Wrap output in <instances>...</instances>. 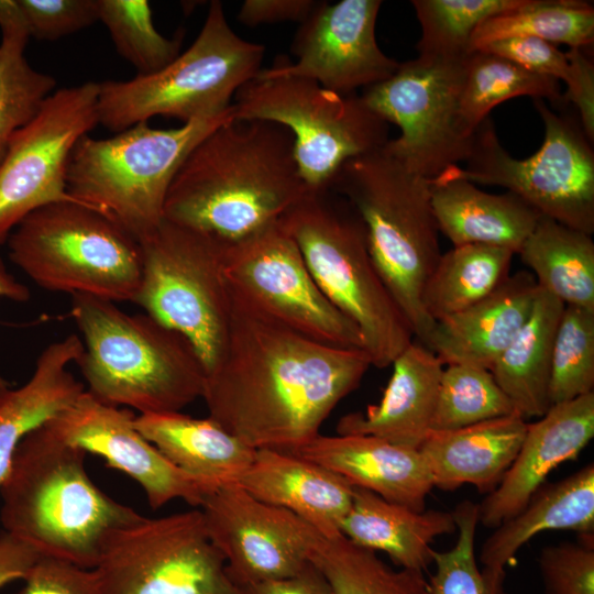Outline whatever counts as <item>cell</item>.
Segmentation results:
<instances>
[{
    "label": "cell",
    "instance_id": "cell-1",
    "mask_svg": "<svg viewBox=\"0 0 594 594\" xmlns=\"http://www.w3.org/2000/svg\"><path fill=\"white\" fill-rule=\"evenodd\" d=\"M371 366L363 349L311 339L232 294L228 342L202 398L209 417L249 447L290 452L319 435Z\"/></svg>",
    "mask_w": 594,
    "mask_h": 594
},
{
    "label": "cell",
    "instance_id": "cell-2",
    "mask_svg": "<svg viewBox=\"0 0 594 594\" xmlns=\"http://www.w3.org/2000/svg\"><path fill=\"white\" fill-rule=\"evenodd\" d=\"M308 190L289 130L232 119L186 157L168 189L164 219L234 243L278 222Z\"/></svg>",
    "mask_w": 594,
    "mask_h": 594
},
{
    "label": "cell",
    "instance_id": "cell-3",
    "mask_svg": "<svg viewBox=\"0 0 594 594\" xmlns=\"http://www.w3.org/2000/svg\"><path fill=\"white\" fill-rule=\"evenodd\" d=\"M86 454L46 422L31 431L0 487V521L41 556L95 569L110 535L142 515L91 481Z\"/></svg>",
    "mask_w": 594,
    "mask_h": 594
},
{
    "label": "cell",
    "instance_id": "cell-4",
    "mask_svg": "<svg viewBox=\"0 0 594 594\" xmlns=\"http://www.w3.org/2000/svg\"><path fill=\"white\" fill-rule=\"evenodd\" d=\"M70 314L84 339L76 364L98 400L156 414L202 398L204 364L178 331L146 312L129 314L84 294L72 296Z\"/></svg>",
    "mask_w": 594,
    "mask_h": 594
},
{
    "label": "cell",
    "instance_id": "cell-5",
    "mask_svg": "<svg viewBox=\"0 0 594 594\" xmlns=\"http://www.w3.org/2000/svg\"><path fill=\"white\" fill-rule=\"evenodd\" d=\"M331 188L360 215L378 273L415 340L427 346L436 321L421 297L442 254L430 179L408 169L384 145L344 163Z\"/></svg>",
    "mask_w": 594,
    "mask_h": 594
},
{
    "label": "cell",
    "instance_id": "cell-6",
    "mask_svg": "<svg viewBox=\"0 0 594 594\" xmlns=\"http://www.w3.org/2000/svg\"><path fill=\"white\" fill-rule=\"evenodd\" d=\"M279 223L321 293L359 329L372 366L392 365L415 337L372 260L353 205L331 187L308 190Z\"/></svg>",
    "mask_w": 594,
    "mask_h": 594
},
{
    "label": "cell",
    "instance_id": "cell-7",
    "mask_svg": "<svg viewBox=\"0 0 594 594\" xmlns=\"http://www.w3.org/2000/svg\"><path fill=\"white\" fill-rule=\"evenodd\" d=\"M232 119L233 107L177 128L142 122L107 139L87 134L70 154L67 193L110 217L140 242L163 222L168 189L186 157Z\"/></svg>",
    "mask_w": 594,
    "mask_h": 594
},
{
    "label": "cell",
    "instance_id": "cell-8",
    "mask_svg": "<svg viewBox=\"0 0 594 594\" xmlns=\"http://www.w3.org/2000/svg\"><path fill=\"white\" fill-rule=\"evenodd\" d=\"M265 47L239 36L223 6L211 1L194 43L160 72L99 84L98 120L112 132L163 116L184 123L231 109L232 98L262 69Z\"/></svg>",
    "mask_w": 594,
    "mask_h": 594
},
{
    "label": "cell",
    "instance_id": "cell-9",
    "mask_svg": "<svg viewBox=\"0 0 594 594\" xmlns=\"http://www.w3.org/2000/svg\"><path fill=\"white\" fill-rule=\"evenodd\" d=\"M9 257L37 286L134 302L142 280L140 243L100 210L59 201L28 215L8 240Z\"/></svg>",
    "mask_w": 594,
    "mask_h": 594
},
{
    "label": "cell",
    "instance_id": "cell-10",
    "mask_svg": "<svg viewBox=\"0 0 594 594\" xmlns=\"http://www.w3.org/2000/svg\"><path fill=\"white\" fill-rule=\"evenodd\" d=\"M233 99L234 120L268 121L289 130L309 190L331 187L344 163L389 141V124L359 94H338L310 79L256 76Z\"/></svg>",
    "mask_w": 594,
    "mask_h": 594
},
{
    "label": "cell",
    "instance_id": "cell-11",
    "mask_svg": "<svg viewBox=\"0 0 594 594\" xmlns=\"http://www.w3.org/2000/svg\"><path fill=\"white\" fill-rule=\"evenodd\" d=\"M544 135L540 148L525 160L513 157L486 118L474 133L466 168L443 173L473 184L501 186L540 216L592 235L594 233V152L575 114L553 111L534 99Z\"/></svg>",
    "mask_w": 594,
    "mask_h": 594
},
{
    "label": "cell",
    "instance_id": "cell-12",
    "mask_svg": "<svg viewBox=\"0 0 594 594\" xmlns=\"http://www.w3.org/2000/svg\"><path fill=\"white\" fill-rule=\"evenodd\" d=\"M139 243L142 280L134 304L187 338L210 374L224 353L232 314L226 243L165 219Z\"/></svg>",
    "mask_w": 594,
    "mask_h": 594
},
{
    "label": "cell",
    "instance_id": "cell-13",
    "mask_svg": "<svg viewBox=\"0 0 594 594\" xmlns=\"http://www.w3.org/2000/svg\"><path fill=\"white\" fill-rule=\"evenodd\" d=\"M94 570L100 594H241L200 509L117 529Z\"/></svg>",
    "mask_w": 594,
    "mask_h": 594
},
{
    "label": "cell",
    "instance_id": "cell-14",
    "mask_svg": "<svg viewBox=\"0 0 594 594\" xmlns=\"http://www.w3.org/2000/svg\"><path fill=\"white\" fill-rule=\"evenodd\" d=\"M469 55H418L360 95L371 110L400 129L399 136L385 144L387 150L428 179L471 154L474 135L464 134L459 116Z\"/></svg>",
    "mask_w": 594,
    "mask_h": 594
},
{
    "label": "cell",
    "instance_id": "cell-15",
    "mask_svg": "<svg viewBox=\"0 0 594 594\" xmlns=\"http://www.w3.org/2000/svg\"><path fill=\"white\" fill-rule=\"evenodd\" d=\"M223 270L231 293L256 311L317 341L363 349L359 329L321 293L279 221L226 243Z\"/></svg>",
    "mask_w": 594,
    "mask_h": 594
},
{
    "label": "cell",
    "instance_id": "cell-16",
    "mask_svg": "<svg viewBox=\"0 0 594 594\" xmlns=\"http://www.w3.org/2000/svg\"><path fill=\"white\" fill-rule=\"evenodd\" d=\"M98 94L94 81L57 89L13 134L0 163V245L32 211L77 201L67 193L66 172L76 143L99 124Z\"/></svg>",
    "mask_w": 594,
    "mask_h": 594
},
{
    "label": "cell",
    "instance_id": "cell-17",
    "mask_svg": "<svg viewBox=\"0 0 594 594\" xmlns=\"http://www.w3.org/2000/svg\"><path fill=\"white\" fill-rule=\"evenodd\" d=\"M200 510L238 586L299 573L322 537L297 515L255 498L239 484L216 488Z\"/></svg>",
    "mask_w": 594,
    "mask_h": 594
},
{
    "label": "cell",
    "instance_id": "cell-18",
    "mask_svg": "<svg viewBox=\"0 0 594 594\" xmlns=\"http://www.w3.org/2000/svg\"><path fill=\"white\" fill-rule=\"evenodd\" d=\"M381 0L317 2L292 43L294 63L278 56L258 77H300L342 95L389 78L399 64L380 48L375 26Z\"/></svg>",
    "mask_w": 594,
    "mask_h": 594
},
{
    "label": "cell",
    "instance_id": "cell-19",
    "mask_svg": "<svg viewBox=\"0 0 594 594\" xmlns=\"http://www.w3.org/2000/svg\"><path fill=\"white\" fill-rule=\"evenodd\" d=\"M128 409L105 404L87 391L46 425L63 440L106 460L136 481L157 509L180 498L200 507L215 490L170 463L134 426Z\"/></svg>",
    "mask_w": 594,
    "mask_h": 594
},
{
    "label": "cell",
    "instance_id": "cell-20",
    "mask_svg": "<svg viewBox=\"0 0 594 594\" xmlns=\"http://www.w3.org/2000/svg\"><path fill=\"white\" fill-rule=\"evenodd\" d=\"M594 437V393L551 405L528 422L519 451L498 485L479 504V522L496 528L520 512L561 463L575 459Z\"/></svg>",
    "mask_w": 594,
    "mask_h": 594
},
{
    "label": "cell",
    "instance_id": "cell-21",
    "mask_svg": "<svg viewBox=\"0 0 594 594\" xmlns=\"http://www.w3.org/2000/svg\"><path fill=\"white\" fill-rule=\"evenodd\" d=\"M317 463L352 486L416 512L426 509L432 477L419 450L360 435H318L287 452Z\"/></svg>",
    "mask_w": 594,
    "mask_h": 594
},
{
    "label": "cell",
    "instance_id": "cell-22",
    "mask_svg": "<svg viewBox=\"0 0 594 594\" xmlns=\"http://www.w3.org/2000/svg\"><path fill=\"white\" fill-rule=\"evenodd\" d=\"M378 404L342 416L338 435L372 436L418 450L431 431L443 364L414 340L392 363Z\"/></svg>",
    "mask_w": 594,
    "mask_h": 594
},
{
    "label": "cell",
    "instance_id": "cell-23",
    "mask_svg": "<svg viewBox=\"0 0 594 594\" xmlns=\"http://www.w3.org/2000/svg\"><path fill=\"white\" fill-rule=\"evenodd\" d=\"M538 289L530 272L509 275L479 302L436 321L427 348L443 365L491 370L530 316Z\"/></svg>",
    "mask_w": 594,
    "mask_h": 594
},
{
    "label": "cell",
    "instance_id": "cell-24",
    "mask_svg": "<svg viewBox=\"0 0 594 594\" xmlns=\"http://www.w3.org/2000/svg\"><path fill=\"white\" fill-rule=\"evenodd\" d=\"M238 484L255 498L297 515L324 538L341 534L354 490L337 473L274 449L256 450Z\"/></svg>",
    "mask_w": 594,
    "mask_h": 594
},
{
    "label": "cell",
    "instance_id": "cell-25",
    "mask_svg": "<svg viewBox=\"0 0 594 594\" xmlns=\"http://www.w3.org/2000/svg\"><path fill=\"white\" fill-rule=\"evenodd\" d=\"M528 421L519 414L453 430H431L419 452L433 487L453 491L464 484L493 491L515 460Z\"/></svg>",
    "mask_w": 594,
    "mask_h": 594
},
{
    "label": "cell",
    "instance_id": "cell-26",
    "mask_svg": "<svg viewBox=\"0 0 594 594\" xmlns=\"http://www.w3.org/2000/svg\"><path fill=\"white\" fill-rule=\"evenodd\" d=\"M430 191L439 232L453 246L486 244L518 254L540 218L510 191L490 194L446 173L430 179Z\"/></svg>",
    "mask_w": 594,
    "mask_h": 594
},
{
    "label": "cell",
    "instance_id": "cell-27",
    "mask_svg": "<svg viewBox=\"0 0 594 594\" xmlns=\"http://www.w3.org/2000/svg\"><path fill=\"white\" fill-rule=\"evenodd\" d=\"M134 426L170 463L213 490L238 484L256 453L209 416L139 414Z\"/></svg>",
    "mask_w": 594,
    "mask_h": 594
},
{
    "label": "cell",
    "instance_id": "cell-28",
    "mask_svg": "<svg viewBox=\"0 0 594 594\" xmlns=\"http://www.w3.org/2000/svg\"><path fill=\"white\" fill-rule=\"evenodd\" d=\"M457 530L452 512H416L354 487L340 531L353 543L385 552L402 569L425 571L432 563L431 543Z\"/></svg>",
    "mask_w": 594,
    "mask_h": 594
},
{
    "label": "cell",
    "instance_id": "cell-29",
    "mask_svg": "<svg viewBox=\"0 0 594 594\" xmlns=\"http://www.w3.org/2000/svg\"><path fill=\"white\" fill-rule=\"evenodd\" d=\"M82 351V340L74 333L51 343L37 358L30 380L0 398V487L21 441L85 391L68 370Z\"/></svg>",
    "mask_w": 594,
    "mask_h": 594
},
{
    "label": "cell",
    "instance_id": "cell-30",
    "mask_svg": "<svg viewBox=\"0 0 594 594\" xmlns=\"http://www.w3.org/2000/svg\"><path fill=\"white\" fill-rule=\"evenodd\" d=\"M547 530H572L581 536L593 535V463L586 464L564 480L541 486L520 512L494 528L481 548L480 560L483 566L505 570L526 542Z\"/></svg>",
    "mask_w": 594,
    "mask_h": 594
},
{
    "label": "cell",
    "instance_id": "cell-31",
    "mask_svg": "<svg viewBox=\"0 0 594 594\" xmlns=\"http://www.w3.org/2000/svg\"><path fill=\"white\" fill-rule=\"evenodd\" d=\"M564 306L539 287L530 316L490 370L525 419L540 418L552 405V350Z\"/></svg>",
    "mask_w": 594,
    "mask_h": 594
},
{
    "label": "cell",
    "instance_id": "cell-32",
    "mask_svg": "<svg viewBox=\"0 0 594 594\" xmlns=\"http://www.w3.org/2000/svg\"><path fill=\"white\" fill-rule=\"evenodd\" d=\"M518 254L540 288L564 305L594 310V242L590 234L540 216Z\"/></svg>",
    "mask_w": 594,
    "mask_h": 594
},
{
    "label": "cell",
    "instance_id": "cell-33",
    "mask_svg": "<svg viewBox=\"0 0 594 594\" xmlns=\"http://www.w3.org/2000/svg\"><path fill=\"white\" fill-rule=\"evenodd\" d=\"M514 255L486 244L458 245L442 253L422 290L426 312L438 321L479 302L510 275Z\"/></svg>",
    "mask_w": 594,
    "mask_h": 594
},
{
    "label": "cell",
    "instance_id": "cell-34",
    "mask_svg": "<svg viewBox=\"0 0 594 594\" xmlns=\"http://www.w3.org/2000/svg\"><path fill=\"white\" fill-rule=\"evenodd\" d=\"M0 163L13 134L40 111L56 80L30 66V34L16 0H0Z\"/></svg>",
    "mask_w": 594,
    "mask_h": 594
},
{
    "label": "cell",
    "instance_id": "cell-35",
    "mask_svg": "<svg viewBox=\"0 0 594 594\" xmlns=\"http://www.w3.org/2000/svg\"><path fill=\"white\" fill-rule=\"evenodd\" d=\"M520 96L547 99L558 108L565 106L558 79L488 52L470 53L459 108L462 131L472 138L494 107Z\"/></svg>",
    "mask_w": 594,
    "mask_h": 594
},
{
    "label": "cell",
    "instance_id": "cell-36",
    "mask_svg": "<svg viewBox=\"0 0 594 594\" xmlns=\"http://www.w3.org/2000/svg\"><path fill=\"white\" fill-rule=\"evenodd\" d=\"M512 36H534L552 44L590 47L594 42V7L583 0H524L482 22L470 40V53Z\"/></svg>",
    "mask_w": 594,
    "mask_h": 594
},
{
    "label": "cell",
    "instance_id": "cell-37",
    "mask_svg": "<svg viewBox=\"0 0 594 594\" xmlns=\"http://www.w3.org/2000/svg\"><path fill=\"white\" fill-rule=\"evenodd\" d=\"M310 562L323 574L333 594H425L427 579L422 571H396L374 551L342 534L321 537Z\"/></svg>",
    "mask_w": 594,
    "mask_h": 594
},
{
    "label": "cell",
    "instance_id": "cell-38",
    "mask_svg": "<svg viewBox=\"0 0 594 594\" xmlns=\"http://www.w3.org/2000/svg\"><path fill=\"white\" fill-rule=\"evenodd\" d=\"M98 20L107 28L117 52L138 72L155 74L179 54L183 36H163L154 26L146 0H97Z\"/></svg>",
    "mask_w": 594,
    "mask_h": 594
},
{
    "label": "cell",
    "instance_id": "cell-39",
    "mask_svg": "<svg viewBox=\"0 0 594 594\" xmlns=\"http://www.w3.org/2000/svg\"><path fill=\"white\" fill-rule=\"evenodd\" d=\"M518 414L490 370L451 364L442 371L431 430H453Z\"/></svg>",
    "mask_w": 594,
    "mask_h": 594
},
{
    "label": "cell",
    "instance_id": "cell-40",
    "mask_svg": "<svg viewBox=\"0 0 594 594\" xmlns=\"http://www.w3.org/2000/svg\"><path fill=\"white\" fill-rule=\"evenodd\" d=\"M524 0H414L421 29L418 55L457 57L470 54V40L485 20L519 7Z\"/></svg>",
    "mask_w": 594,
    "mask_h": 594
},
{
    "label": "cell",
    "instance_id": "cell-41",
    "mask_svg": "<svg viewBox=\"0 0 594 594\" xmlns=\"http://www.w3.org/2000/svg\"><path fill=\"white\" fill-rule=\"evenodd\" d=\"M458 539L447 551H433L435 572L426 580L425 594H508L505 570L480 569L475 559L479 504L469 499L452 512Z\"/></svg>",
    "mask_w": 594,
    "mask_h": 594
},
{
    "label": "cell",
    "instance_id": "cell-42",
    "mask_svg": "<svg viewBox=\"0 0 594 594\" xmlns=\"http://www.w3.org/2000/svg\"><path fill=\"white\" fill-rule=\"evenodd\" d=\"M594 388V310L565 305L551 360V404L572 400Z\"/></svg>",
    "mask_w": 594,
    "mask_h": 594
},
{
    "label": "cell",
    "instance_id": "cell-43",
    "mask_svg": "<svg viewBox=\"0 0 594 594\" xmlns=\"http://www.w3.org/2000/svg\"><path fill=\"white\" fill-rule=\"evenodd\" d=\"M592 536L544 547L538 559L546 594H594Z\"/></svg>",
    "mask_w": 594,
    "mask_h": 594
},
{
    "label": "cell",
    "instance_id": "cell-44",
    "mask_svg": "<svg viewBox=\"0 0 594 594\" xmlns=\"http://www.w3.org/2000/svg\"><path fill=\"white\" fill-rule=\"evenodd\" d=\"M30 37L56 41L98 20L97 0H16Z\"/></svg>",
    "mask_w": 594,
    "mask_h": 594
},
{
    "label": "cell",
    "instance_id": "cell-45",
    "mask_svg": "<svg viewBox=\"0 0 594 594\" xmlns=\"http://www.w3.org/2000/svg\"><path fill=\"white\" fill-rule=\"evenodd\" d=\"M14 594H100L97 573L61 559L41 556Z\"/></svg>",
    "mask_w": 594,
    "mask_h": 594
},
{
    "label": "cell",
    "instance_id": "cell-46",
    "mask_svg": "<svg viewBox=\"0 0 594 594\" xmlns=\"http://www.w3.org/2000/svg\"><path fill=\"white\" fill-rule=\"evenodd\" d=\"M477 51L502 56L540 75L565 80L569 61L554 44L534 36H512L491 42Z\"/></svg>",
    "mask_w": 594,
    "mask_h": 594
},
{
    "label": "cell",
    "instance_id": "cell-47",
    "mask_svg": "<svg viewBox=\"0 0 594 594\" xmlns=\"http://www.w3.org/2000/svg\"><path fill=\"white\" fill-rule=\"evenodd\" d=\"M569 73L564 80L565 103L575 108L581 127L593 143L594 140V65L584 48L570 47L566 52Z\"/></svg>",
    "mask_w": 594,
    "mask_h": 594
},
{
    "label": "cell",
    "instance_id": "cell-48",
    "mask_svg": "<svg viewBox=\"0 0 594 594\" xmlns=\"http://www.w3.org/2000/svg\"><path fill=\"white\" fill-rule=\"evenodd\" d=\"M317 1L314 0H245L239 10V21L248 26L278 22H298L311 13Z\"/></svg>",
    "mask_w": 594,
    "mask_h": 594
},
{
    "label": "cell",
    "instance_id": "cell-49",
    "mask_svg": "<svg viewBox=\"0 0 594 594\" xmlns=\"http://www.w3.org/2000/svg\"><path fill=\"white\" fill-rule=\"evenodd\" d=\"M239 587L241 594H333L323 574L311 562L295 575Z\"/></svg>",
    "mask_w": 594,
    "mask_h": 594
},
{
    "label": "cell",
    "instance_id": "cell-50",
    "mask_svg": "<svg viewBox=\"0 0 594 594\" xmlns=\"http://www.w3.org/2000/svg\"><path fill=\"white\" fill-rule=\"evenodd\" d=\"M41 554L18 537L0 532V588L15 580H23Z\"/></svg>",
    "mask_w": 594,
    "mask_h": 594
},
{
    "label": "cell",
    "instance_id": "cell-51",
    "mask_svg": "<svg viewBox=\"0 0 594 594\" xmlns=\"http://www.w3.org/2000/svg\"><path fill=\"white\" fill-rule=\"evenodd\" d=\"M30 296L29 288L8 272L0 255V297L22 302L29 300ZM9 389V383L0 375V398Z\"/></svg>",
    "mask_w": 594,
    "mask_h": 594
}]
</instances>
